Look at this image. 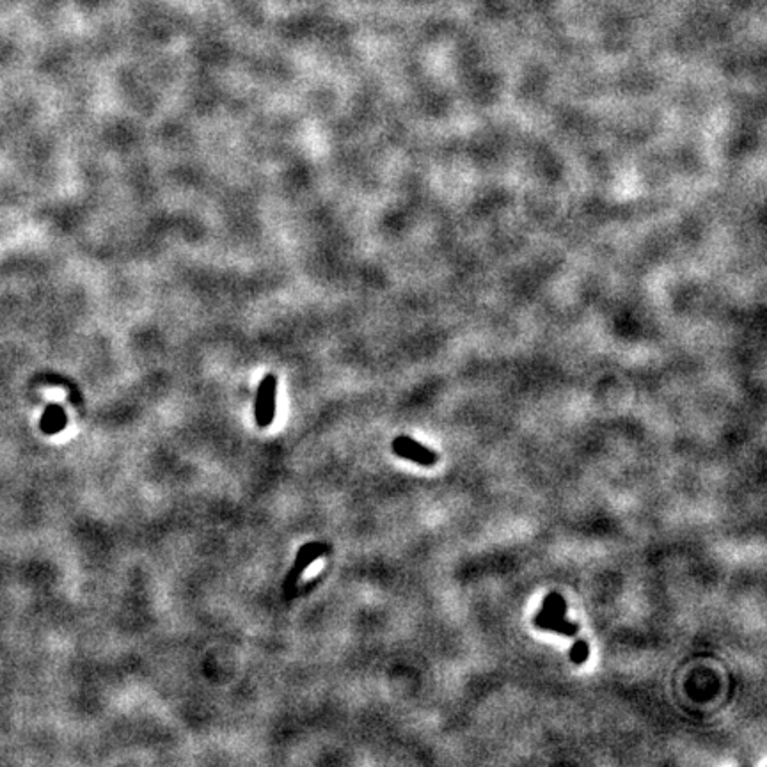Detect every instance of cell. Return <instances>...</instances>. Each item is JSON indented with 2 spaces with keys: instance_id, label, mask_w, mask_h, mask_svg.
Returning <instances> with one entry per match:
<instances>
[{
  "instance_id": "cell-1",
  "label": "cell",
  "mask_w": 767,
  "mask_h": 767,
  "mask_svg": "<svg viewBox=\"0 0 767 767\" xmlns=\"http://www.w3.org/2000/svg\"><path fill=\"white\" fill-rule=\"evenodd\" d=\"M276 403H277V378L276 375L269 373L260 382L256 393V405H254V414H256L258 426L265 429L270 426L276 419Z\"/></svg>"
},
{
  "instance_id": "cell-2",
  "label": "cell",
  "mask_w": 767,
  "mask_h": 767,
  "mask_svg": "<svg viewBox=\"0 0 767 767\" xmlns=\"http://www.w3.org/2000/svg\"><path fill=\"white\" fill-rule=\"evenodd\" d=\"M329 546L324 542H308L304 546L297 551L295 561H293L292 569H290L288 576L285 577V590L293 588L297 583H299V577L304 574V570L308 569L313 561H316L318 558H322L324 554H327Z\"/></svg>"
},
{
  "instance_id": "cell-3",
  "label": "cell",
  "mask_w": 767,
  "mask_h": 767,
  "mask_svg": "<svg viewBox=\"0 0 767 767\" xmlns=\"http://www.w3.org/2000/svg\"><path fill=\"white\" fill-rule=\"evenodd\" d=\"M393 452L394 455H398L400 459L410 460V462H416L419 466H433L437 463L439 456L435 452H432L430 448L419 444L417 440H414L409 435H398L393 440Z\"/></svg>"
},
{
  "instance_id": "cell-4",
  "label": "cell",
  "mask_w": 767,
  "mask_h": 767,
  "mask_svg": "<svg viewBox=\"0 0 767 767\" xmlns=\"http://www.w3.org/2000/svg\"><path fill=\"white\" fill-rule=\"evenodd\" d=\"M535 625L538 629H544V631L560 632V634L567 636H574L577 632V629H579L576 622H569L565 616L546 615V613L542 611H538L537 616H535Z\"/></svg>"
},
{
  "instance_id": "cell-5",
  "label": "cell",
  "mask_w": 767,
  "mask_h": 767,
  "mask_svg": "<svg viewBox=\"0 0 767 767\" xmlns=\"http://www.w3.org/2000/svg\"><path fill=\"white\" fill-rule=\"evenodd\" d=\"M68 417L63 407L48 405L47 410L43 412V417H41V430L45 433H48V435H52V433L63 432Z\"/></svg>"
},
{
  "instance_id": "cell-6",
  "label": "cell",
  "mask_w": 767,
  "mask_h": 767,
  "mask_svg": "<svg viewBox=\"0 0 767 767\" xmlns=\"http://www.w3.org/2000/svg\"><path fill=\"white\" fill-rule=\"evenodd\" d=\"M540 611L553 616H567V602H565L560 593H549L544 599V606H542Z\"/></svg>"
},
{
  "instance_id": "cell-7",
  "label": "cell",
  "mask_w": 767,
  "mask_h": 767,
  "mask_svg": "<svg viewBox=\"0 0 767 767\" xmlns=\"http://www.w3.org/2000/svg\"><path fill=\"white\" fill-rule=\"evenodd\" d=\"M588 654H590L588 643L584 641V639H579V641L574 643L572 648H570V652H569L570 661H572L574 664H583V662H586V659H588Z\"/></svg>"
}]
</instances>
